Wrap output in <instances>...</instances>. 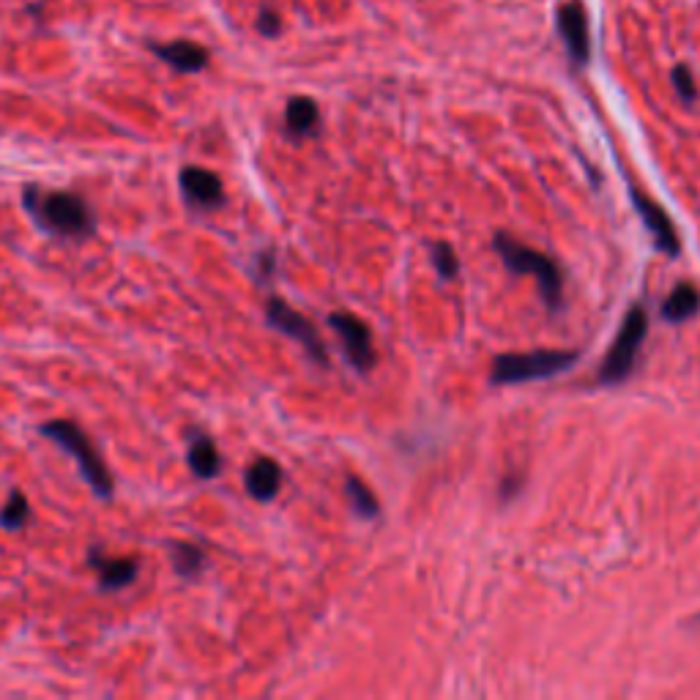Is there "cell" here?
Returning <instances> with one entry per match:
<instances>
[{"label": "cell", "mask_w": 700, "mask_h": 700, "mask_svg": "<svg viewBox=\"0 0 700 700\" xmlns=\"http://www.w3.org/2000/svg\"><path fill=\"white\" fill-rule=\"evenodd\" d=\"M22 208L42 233L52 238L85 241L96 233V214L85 197L66 189L28 184L22 189Z\"/></svg>", "instance_id": "1"}, {"label": "cell", "mask_w": 700, "mask_h": 700, "mask_svg": "<svg viewBox=\"0 0 700 700\" xmlns=\"http://www.w3.org/2000/svg\"><path fill=\"white\" fill-rule=\"evenodd\" d=\"M39 435L55 443L66 454H72L74 460H77L80 474H83V479L88 482V487H91L96 498H102V501L113 498V474L104 465L99 449L93 446L91 435L85 433L80 424L72 422V419H50V422H44L39 427Z\"/></svg>", "instance_id": "2"}, {"label": "cell", "mask_w": 700, "mask_h": 700, "mask_svg": "<svg viewBox=\"0 0 700 700\" xmlns=\"http://www.w3.org/2000/svg\"><path fill=\"white\" fill-rule=\"evenodd\" d=\"M495 249L504 258L506 268L517 274V277H536L539 282V293L547 309L556 312L561 307V293H564V279H561V268L556 260H550L542 252L525 247L523 241H517L509 233H495Z\"/></svg>", "instance_id": "3"}, {"label": "cell", "mask_w": 700, "mask_h": 700, "mask_svg": "<svg viewBox=\"0 0 700 700\" xmlns=\"http://www.w3.org/2000/svg\"><path fill=\"white\" fill-rule=\"evenodd\" d=\"M580 359L577 350H534V353H501L495 356L490 381L495 386H515L553 378L558 372L572 370Z\"/></svg>", "instance_id": "4"}, {"label": "cell", "mask_w": 700, "mask_h": 700, "mask_svg": "<svg viewBox=\"0 0 700 700\" xmlns=\"http://www.w3.org/2000/svg\"><path fill=\"white\" fill-rule=\"evenodd\" d=\"M646 331H649V318H646V309L635 304L629 309L627 318L621 323V331H618L613 348L602 361L599 367V383L605 386H616V383H624L635 370V361H638L640 345L646 340Z\"/></svg>", "instance_id": "5"}, {"label": "cell", "mask_w": 700, "mask_h": 700, "mask_svg": "<svg viewBox=\"0 0 700 700\" xmlns=\"http://www.w3.org/2000/svg\"><path fill=\"white\" fill-rule=\"evenodd\" d=\"M266 320L271 329H277L279 334H285L290 340L299 342L301 348L309 353V359L318 361L323 367L329 364V353H326V345L320 340L318 329H315L301 312H296V309L290 307L288 301L271 296L266 304Z\"/></svg>", "instance_id": "6"}, {"label": "cell", "mask_w": 700, "mask_h": 700, "mask_svg": "<svg viewBox=\"0 0 700 700\" xmlns=\"http://www.w3.org/2000/svg\"><path fill=\"white\" fill-rule=\"evenodd\" d=\"M329 326L337 331L345 348V359L359 372H367L375 367V348H372V334L367 323L350 312H331Z\"/></svg>", "instance_id": "7"}, {"label": "cell", "mask_w": 700, "mask_h": 700, "mask_svg": "<svg viewBox=\"0 0 700 700\" xmlns=\"http://www.w3.org/2000/svg\"><path fill=\"white\" fill-rule=\"evenodd\" d=\"M178 186L186 203L197 211H217L219 206H225V184L214 170L197 165L184 167L178 173Z\"/></svg>", "instance_id": "8"}, {"label": "cell", "mask_w": 700, "mask_h": 700, "mask_svg": "<svg viewBox=\"0 0 700 700\" xmlns=\"http://www.w3.org/2000/svg\"><path fill=\"white\" fill-rule=\"evenodd\" d=\"M632 203H635V208H638L643 225L649 227V233L654 236V244H657L659 252H662V255H668V258H676V255L681 252V241H679V233H676V227H673V222H670L668 211H665L662 206H657L649 195H643V192H638V189H632Z\"/></svg>", "instance_id": "9"}, {"label": "cell", "mask_w": 700, "mask_h": 700, "mask_svg": "<svg viewBox=\"0 0 700 700\" xmlns=\"http://www.w3.org/2000/svg\"><path fill=\"white\" fill-rule=\"evenodd\" d=\"M558 31H561V39L567 44L572 61L583 66L591 55V36H588V17L583 3L567 0L558 6Z\"/></svg>", "instance_id": "10"}, {"label": "cell", "mask_w": 700, "mask_h": 700, "mask_svg": "<svg viewBox=\"0 0 700 700\" xmlns=\"http://www.w3.org/2000/svg\"><path fill=\"white\" fill-rule=\"evenodd\" d=\"M88 567L96 569V577H99V588L102 591H121V588L132 586L137 580V572H140V564L137 558H115L107 556L102 547L96 545L88 550Z\"/></svg>", "instance_id": "11"}, {"label": "cell", "mask_w": 700, "mask_h": 700, "mask_svg": "<svg viewBox=\"0 0 700 700\" xmlns=\"http://www.w3.org/2000/svg\"><path fill=\"white\" fill-rule=\"evenodd\" d=\"M151 52H154L159 61H165L167 66H173L175 72L181 74H197L203 72L211 61V52L197 42H186V39H178V42L170 44H151Z\"/></svg>", "instance_id": "12"}, {"label": "cell", "mask_w": 700, "mask_h": 700, "mask_svg": "<svg viewBox=\"0 0 700 700\" xmlns=\"http://www.w3.org/2000/svg\"><path fill=\"white\" fill-rule=\"evenodd\" d=\"M244 484H247V493L252 495L255 501L268 504V501H274L279 495V490H282V468H279L277 460H271V457H258V460L247 468Z\"/></svg>", "instance_id": "13"}, {"label": "cell", "mask_w": 700, "mask_h": 700, "mask_svg": "<svg viewBox=\"0 0 700 700\" xmlns=\"http://www.w3.org/2000/svg\"><path fill=\"white\" fill-rule=\"evenodd\" d=\"M186 463H189V471L203 479V482H211L217 479L219 471H222V457H219L217 443L211 441L208 435H195L189 441V449H186Z\"/></svg>", "instance_id": "14"}, {"label": "cell", "mask_w": 700, "mask_h": 700, "mask_svg": "<svg viewBox=\"0 0 700 700\" xmlns=\"http://www.w3.org/2000/svg\"><path fill=\"white\" fill-rule=\"evenodd\" d=\"M700 309V290L690 282H679L662 304V318L668 323H684L698 315Z\"/></svg>", "instance_id": "15"}, {"label": "cell", "mask_w": 700, "mask_h": 700, "mask_svg": "<svg viewBox=\"0 0 700 700\" xmlns=\"http://www.w3.org/2000/svg\"><path fill=\"white\" fill-rule=\"evenodd\" d=\"M320 121L318 104L312 102L309 96H293L285 107V126L293 137H309L315 134Z\"/></svg>", "instance_id": "16"}, {"label": "cell", "mask_w": 700, "mask_h": 700, "mask_svg": "<svg viewBox=\"0 0 700 700\" xmlns=\"http://www.w3.org/2000/svg\"><path fill=\"white\" fill-rule=\"evenodd\" d=\"M167 553H170L173 572L178 577H184V580H195V577L208 567L206 550L192 545V542H173Z\"/></svg>", "instance_id": "17"}, {"label": "cell", "mask_w": 700, "mask_h": 700, "mask_svg": "<svg viewBox=\"0 0 700 700\" xmlns=\"http://www.w3.org/2000/svg\"><path fill=\"white\" fill-rule=\"evenodd\" d=\"M31 523V504H28V495L22 490H11L9 501L0 509V528L3 531H20L25 525Z\"/></svg>", "instance_id": "18"}, {"label": "cell", "mask_w": 700, "mask_h": 700, "mask_svg": "<svg viewBox=\"0 0 700 700\" xmlns=\"http://www.w3.org/2000/svg\"><path fill=\"white\" fill-rule=\"evenodd\" d=\"M345 495L350 498V504H353V509H356V515L372 520V517H378V512H381L375 493H372L370 487L361 482V479H356V476H350L348 482H345Z\"/></svg>", "instance_id": "19"}, {"label": "cell", "mask_w": 700, "mask_h": 700, "mask_svg": "<svg viewBox=\"0 0 700 700\" xmlns=\"http://www.w3.org/2000/svg\"><path fill=\"white\" fill-rule=\"evenodd\" d=\"M430 255H433L435 271H438L443 279L457 277V271H460V260H457V252H454L449 244H433Z\"/></svg>", "instance_id": "20"}, {"label": "cell", "mask_w": 700, "mask_h": 700, "mask_svg": "<svg viewBox=\"0 0 700 700\" xmlns=\"http://www.w3.org/2000/svg\"><path fill=\"white\" fill-rule=\"evenodd\" d=\"M673 85H676V91H679V96L684 99V102H692V99L698 96V91H695V80H692V74L687 66H676V69H673Z\"/></svg>", "instance_id": "21"}, {"label": "cell", "mask_w": 700, "mask_h": 700, "mask_svg": "<svg viewBox=\"0 0 700 700\" xmlns=\"http://www.w3.org/2000/svg\"><path fill=\"white\" fill-rule=\"evenodd\" d=\"M279 28H282V22H279V17L274 14L271 9H263L258 17V31L263 33V36H268V39H274L279 33Z\"/></svg>", "instance_id": "22"}, {"label": "cell", "mask_w": 700, "mask_h": 700, "mask_svg": "<svg viewBox=\"0 0 700 700\" xmlns=\"http://www.w3.org/2000/svg\"><path fill=\"white\" fill-rule=\"evenodd\" d=\"M258 268H260V274H263V279L271 277V271H274V252H260Z\"/></svg>", "instance_id": "23"}]
</instances>
